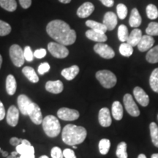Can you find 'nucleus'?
Here are the masks:
<instances>
[{
	"label": "nucleus",
	"mask_w": 158,
	"mask_h": 158,
	"mask_svg": "<svg viewBox=\"0 0 158 158\" xmlns=\"http://www.w3.org/2000/svg\"><path fill=\"white\" fill-rule=\"evenodd\" d=\"M96 78L100 83V84L106 89L114 87L117 82V78L115 75L110 70H107L98 71L96 73Z\"/></svg>",
	"instance_id": "20e7f679"
},
{
	"label": "nucleus",
	"mask_w": 158,
	"mask_h": 158,
	"mask_svg": "<svg viewBox=\"0 0 158 158\" xmlns=\"http://www.w3.org/2000/svg\"><path fill=\"white\" fill-rule=\"evenodd\" d=\"M51 157L52 158H63L64 155H63V152L61 150L60 148L55 147H53L51 152Z\"/></svg>",
	"instance_id": "a19ab883"
},
{
	"label": "nucleus",
	"mask_w": 158,
	"mask_h": 158,
	"mask_svg": "<svg viewBox=\"0 0 158 158\" xmlns=\"http://www.w3.org/2000/svg\"><path fill=\"white\" fill-rule=\"evenodd\" d=\"M16 152L21 155L26 152H35V149L28 140L22 139L21 143L16 147Z\"/></svg>",
	"instance_id": "b1692460"
},
{
	"label": "nucleus",
	"mask_w": 158,
	"mask_h": 158,
	"mask_svg": "<svg viewBox=\"0 0 158 158\" xmlns=\"http://www.w3.org/2000/svg\"><path fill=\"white\" fill-rule=\"evenodd\" d=\"M79 68L78 65H73L68 68H64L62 70V76L68 81H71L76 78L79 73Z\"/></svg>",
	"instance_id": "412c9836"
},
{
	"label": "nucleus",
	"mask_w": 158,
	"mask_h": 158,
	"mask_svg": "<svg viewBox=\"0 0 158 158\" xmlns=\"http://www.w3.org/2000/svg\"><path fill=\"white\" fill-rule=\"evenodd\" d=\"M116 154L118 158H127V143L125 142L122 141L118 144Z\"/></svg>",
	"instance_id": "473e14b6"
},
{
	"label": "nucleus",
	"mask_w": 158,
	"mask_h": 158,
	"mask_svg": "<svg viewBox=\"0 0 158 158\" xmlns=\"http://www.w3.org/2000/svg\"><path fill=\"white\" fill-rule=\"evenodd\" d=\"M57 116L59 118L64 121H74L78 119L80 114L77 110L70 109L68 108H62L57 111Z\"/></svg>",
	"instance_id": "1a4fd4ad"
},
{
	"label": "nucleus",
	"mask_w": 158,
	"mask_h": 158,
	"mask_svg": "<svg viewBox=\"0 0 158 158\" xmlns=\"http://www.w3.org/2000/svg\"><path fill=\"white\" fill-rule=\"evenodd\" d=\"M23 54H24L25 60L27 62H31L33 60V57H34V54L31 51V49L29 46H26L24 50H23Z\"/></svg>",
	"instance_id": "ea45409f"
},
{
	"label": "nucleus",
	"mask_w": 158,
	"mask_h": 158,
	"mask_svg": "<svg viewBox=\"0 0 158 158\" xmlns=\"http://www.w3.org/2000/svg\"><path fill=\"white\" fill-rule=\"evenodd\" d=\"M146 33L150 36H158V23L151 22L146 29Z\"/></svg>",
	"instance_id": "e433bc0d"
},
{
	"label": "nucleus",
	"mask_w": 158,
	"mask_h": 158,
	"mask_svg": "<svg viewBox=\"0 0 158 158\" xmlns=\"http://www.w3.org/2000/svg\"><path fill=\"white\" fill-rule=\"evenodd\" d=\"M149 85L155 92L158 93V68L155 69L149 78Z\"/></svg>",
	"instance_id": "7c9ffc66"
},
{
	"label": "nucleus",
	"mask_w": 158,
	"mask_h": 158,
	"mask_svg": "<svg viewBox=\"0 0 158 158\" xmlns=\"http://www.w3.org/2000/svg\"><path fill=\"white\" fill-rule=\"evenodd\" d=\"M119 53L123 56L129 57L133 54V47L127 43H123L119 46Z\"/></svg>",
	"instance_id": "2f4dec72"
},
{
	"label": "nucleus",
	"mask_w": 158,
	"mask_h": 158,
	"mask_svg": "<svg viewBox=\"0 0 158 158\" xmlns=\"http://www.w3.org/2000/svg\"><path fill=\"white\" fill-rule=\"evenodd\" d=\"M45 89L53 94H59L64 89V85L61 81H49L45 84Z\"/></svg>",
	"instance_id": "a211bd4d"
},
{
	"label": "nucleus",
	"mask_w": 158,
	"mask_h": 158,
	"mask_svg": "<svg viewBox=\"0 0 158 158\" xmlns=\"http://www.w3.org/2000/svg\"><path fill=\"white\" fill-rule=\"evenodd\" d=\"M43 130L48 137L54 138L60 133L61 125L59 119L53 115L46 116L43 120Z\"/></svg>",
	"instance_id": "7ed1b4c3"
},
{
	"label": "nucleus",
	"mask_w": 158,
	"mask_h": 158,
	"mask_svg": "<svg viewBox=\"0 0 158 158\" xmlns=\"http://www.w3.org/2000/svg\"><path fill=\"white\" fill-rule=\"evenodd\" d=\"M59 2H62V3H64V4H68V3H70V2H71V0H59Z\"/></svg>",
	"instance_id": "3c124183"
},
{
	"label": "nucleus",
	"mask_w": 158,
	"mask_h": 158,
	"mask_svg": "<svg viewBox=\"0 0 158 158\" xmlns=\"http://www.w3.org/2000/svg\"><path fill=\"white\" fill-rule=\"evenodd\" d=\"M151 158H158V154H153Z\"/></svg>",
	"instance_id": "6e6d98bb"
},
{
	"label": "nucleus",
	"mask_w": 158,
	"mask_h": 158,
	"mask_svg": "<svg viewBox=\"0 0 158 158\" xmlns=\"http://www.w3.org/2000/svg\"><path fill=\"white\" fill-rule=\"evenodd\" d=\"M111 113L113 117L116 120H121L123 117V107H122V104L120 102L115 101L112 104L111 108Z\"/></svg>",
	"instance_id": "393cba45"
},
{
	"label": "nucleus",
	"mask_w": 158,
	"mask_h": 158,
	"mask_svg": "<svg viewBox=\"0 0 158 158\" xmlns=\"http://www.w3.org/2000/svg\"><path fill=\"white\" fill-rule=\"evenodd\" d=\"M138 158H147V156L145 155H143V154H141V155H138Z\"/></svg>",
	"instance_id": "864d4df0"
},
{
	"label": "nucleus",
	"mask_w": 158,
	"mask_h": 158,
	"mask_svg": "<svg viewBox=\"0 0 158 158\" xmlns=\"http://www.w3.org/2000/svg\"><path fill=\"white\" fill-rule=\"evenodd\" d=\"M17 102L18 106H19V109L21 112V114L23 115H28V110L33 102L27 95L21 94L18 97Z\"/></svg>",
	"instance_id": "f8f14e48"
},
{
	"label": "nucleus",
	"mask_w": 158,
	"mask_h": 158,
	"mask_svg": "<svg viewBox=\"0 0 158 158\" xmlns=\"http://www.w3.org/2000/svg\"><path fill=\"white\" fill-rule=\"evenodd\" d=\"M63 155L64 158H76L75 152L70 149H65L63 151Z\"/></svg>",
	"instance_id": "c03bdc74"
},
{
	"label": "nucleus",
	"mask_w": 158,
	"mask_h": 158,
	"mask_svg": "<svg viewBox=\"0 0 158 158\" xmlns=\"http://www.w3.org/2000/svg\"><path fill=\"white\" fill-rule=\"evenodd\" d=\"M154 44H155V39L153 38V37L145 35L142 36V38L138 44L137 47L141 52H144V51L150 50L152 48Z\"/></svg>",
	"instance_id": "2eb2a0df"
},
{
	"label": "nucleus",
	"mask_w": 158,
	"mask_h": 158,
	"mask_svg": "<svg viewBox=\"0 0 158 158\" xmlns=\"http://www.w3.org/2000/svg\"><path fill=\"white\" fill-rule=\"evenodd\" d=\"M0 6L5 10L13 12L17 8V3L15 0H0Z\"/></svg>",
	"instance_id": "c756f323"
},
{
	"label": "nucleus",
	"mask_w": 158,
	"mask_h": 158,
	"mask_svg": "<svg viewBox=\"0 0 158 158\" xmlns=\"http://www.w3.org/2000/svg\"><path fill=\"white\" fill-rule=\"evenodd\" d=\"M116 12H117L118 17L120 19L123 20L127 15V7L124 4H118L116 7Z\"/></svg>",
	"instance_id": "58836bf2"
},
{
	"label": "nucleus",
	"mask_w": 158,
	"mask_h": 158,
	"mask_svg": "<svg viewBox=\"0 0 158 158\" xmlns=\"http://www.w3.org/2000/svg\"><path fill=\"white\" fill-rule=\"evenodd\" d=\"M86 25L92 29V30L98 31L100 33H106L108 31L107 28L102 23H99L92 20H88L86 21Z\"/></svg>",
	"instance_id": "a878e982"
},
{
	"label": "nucleus",
	"mask_w": 158,
	"mask_h": 158,
	"mask_svg": "<svg viewBox=\"0 0 158 158\" xmlns=\"http://www.w3.org/2000/svg\"><path fill=\"white\" fill-rule=\"evenodd\" d=\"M133 94L137 102L143 107H147L149 103V98L143 89L136 86L133 89Z\"/></svg>",
	"instance_id": "9b49d317"
},
{
	"label": "nucleus",
	"mask_w": 158,
	"mask_h": 158,
	"mask_svg": "<svg viewBox=\"0 0 158 158\" xmlns=\"http://www.w3.org/2000/svg\"><path fill=\"white\" fill-rule=\"evenodd\" d=\"M94 51L102 58L106 59H112L115 56V52L112 48L103 43H98L94 45Z\"/></svg>",
	"instance_id": "6e6552de"
},
{
	"label": "nucleus",
	"mask_w": 158,
	"mask_h": 158,
	"mask_svg": "<svg viewBox=\"0 0 158 158\" xmlns=\"http://www.w3.org/2000/svg\"><path fill=\"white\" fill-rule=\"evenodd\" d=\"M146 59L148 62L155 64L158 62V45L152 48L148 51Z\"/></svg>",
	"instance_id": "cd10ccee"
},
{
	"label": "nucleus",
	"mask_w": 158,
	"mask_h": 158,
	"mask_svg": "<svg viewBox=\"0 0 158 158\" xmlns=\"http://www.w3.org/2000/svg\"><path fill=\"white\" fill-rule=\"evenodd\" d=\"M28 115L33 123L35 124H42L43 120L42 112H41L40 108L37 103L32 102L28 110Z\"/></svg>",
	"instance_id": "9d476101"
},
{
	"label": "nucleus",
	"mask_w": 158,
	"mask_h": 158,
	"mask_svg": "<svg viewBox=\"0 0 158 158\" xmlns=\"http://www.w3.org/2000/svg\"><path fill=\"white\" fill-rule=\"evenodd\" d=\"M5 109L2 102L0 101V121L5 117Z\"/></svg>",
	"instance_id": "de8ad7c7"
},
{
	"label": "nucleus",
	"mask_w": 158,
	"mask_h": 158,
	"mask_svg": "<svg viewBox=\"0 0 158 158\" xmlns=\"http://www.w3.org/2000/svg\"><path fill=\"white\" fill-rule=\"evenodd\" d=\"M6 118L9 125H10L11 127H15L19 122V110L15 106H10L7 110Z\"/></svg>",
	"instance_id": "4468645a"
},
{
	"label": "nucleus",
	"mask_w": 158,
	"mask_h": 158,
	"mask_svg": "<svg viewBox=\"0 0 158 158\" xmlns=\"http://www.w3.org/2000/svg\"><path fill=\"white\" fill-rule=\"evenodd\" d=\"M11 31V27L8 23L0 20V36H6Z\"/></svg>",
	"instance_id": "4c0bfd02"
},
{
	"label": "nucleus",
	"mask_w": 158,
	"mask_h": 158,
	"mask_svg": "<svg viewBox=\"0 0 158 158\" xmlns=\"http://www.w3.org/2000/svg\"><path fill=\"white\" fill-rule=\"evenodd\" d=\"M150 135H151L152 141L155 147L158 148V126L155 122H152L149 124Z\"/></svg>",
	"instance_id": "c85d7f7f"
},
{
	"label": "nucleus",
	"mask_w": 158,
	"mask_h": 158,
	"mask_svg": "<svg viewBox=\"0 0 158 158\" xmlns=\"http://www.w3.org/2000/svg\"><path fill=\"white\" fill-rule=\"evenodd\" d=\"M142 19L141 16L140 15L137 8H133L132 10L131 13H130V17L129 19V23L131 27L137 28L141 24Z\"/></svg>",
	"instance_id": "4be33fe9"
},
{
	"label": "nucleus",
	"mask_w": 158,
	"mask_h": 158,
	"mask_svg": "<svg viewBox=\"0 0 158 158\" xmlns=\"http://www.w3.org/2000/svg\"><path fill=\"white\" fill-rule=\"evenodd\" d=\"M21 142H22V139L18 138L16 137L11 138L10 140V143L11 145L15 146V147H17V146L20 145V144L21 143Z\"/></svg>",
	"instance_id": "49530a36"
},
{
	"label": "nucleus",
	"mask_w": 158,
	"mask_h": 158,
	"mask_svg": "<svg viewBox=\"0 0 158 158\" xmlns=\"http://www.w3.org/2000/svg\"><path fill=\"white\" fill-rule=\"evenodd\" d=\"M157 118H158V115H157Z\"/></svg>",
	"instance_id": "e2e57ef3"
},
{
	"label": "nucleus",
	"mask_w": 158,
	"mask_h": 158,
	"mask_svg": "<svg viewBox=\"0 0 158 158\" xmlns=\"http://www.w3.org/2000/svg\"><path fill=\"white\" fill-rule=\"evenodd\" d=\"M110 147V141L108 139L103 138L99 142V151L101 155H107Z\"/></svg>",
	"instance_id": "72a5a7b5"
},
{
	"label": "nucleus",
	"mask_w": 158,
	"mask_h": 158,
	"mask_svg": "<svg viewBox=\"0 0 158 158\" xmlns=\"http://www.w3.org/2000/svg\"><path fill=\"white\" fill-rule=\"evenodd\" d=\"M46 31L51 38L65 46L73 44L76 40V31L62 20H54L49 22Z\"/></svg>",
	"instance_id": "f257e3e1"
},
{
	"label": "nucleus",
	"mask_w": 158,
	"mask_h": 158,
	"mask_svg": "<svg viewBox=\"0 0 158 158\" xmlns=\"http://www.w3.org/2000/svg\"><path fill=\"white\" fill-rule=\"evenodd\" d=\"M86 37L91 40L98 43H104L108 39L107 36L104 33L98 32V31L92 30V29L86 31Z\"/></svg>",
	"instance_id": "6ab92c4d"
},
{
	"label": "nucleus",
	"mask_w": 158,
	"mask_h": 158,
	"mask_svg": "<svg viewBox=\"0 0 158 158\" xmlns=\"http://www.w3.org/2000/svg\"><path fill=\"white\" fill-rule=\"evenodd\" d=\"M2 64V55L0 54V69H1Z\"/></svg>",
	"instance_id": "5fc2aeb1"
},
{
	"label": "nucleus",
	"mask_w": 158,
	"mask_h": 158,
	"mask_svg": "<svg viewBox=\"0 0 158 158\" xmlns=\"http://www.w3.org/2000/svg\"><path fill=\"white\" fill-rule=\"evenodd\" d=\"M48 50L55 58L64 59L66 58L69 54V51L66 46L59 43H49L48 45Z\"/></svg>",
	"instance_id": "423d86ee"
},
{
	"label": "nucleus",
	"mask_w": 158,
	"mask_h": 158,
	"mask_svg": "<svg viewBox=\"0 0 158 158\" xmlns=\"http://www.w3.org/2000/svg\"><path fill=\"white\" fill-rule=\"evenodd\" d=\"M17 84L13 75H9L6 78V90L9 95H13L16 92Z\"/></svg>",
	"instance_id": "5701e85b"
},
{
	"label": "nucleus",
	"mask_w": 158,
	"mask_h": 158,
	"mask_svg": "<svg viewBox=\"0 0 158 158\" xmlns=\"http://www.w3.org/2000/svg\"><path fill=\"white\" fill-rule=\"evenodd\" d=\"M22 73L24 76L27 77L29 81L32 83H37L39 81V78L34 70V68L31 67H24L22 69Z\"/></svg>",
	"instance_id": "bb28decb"
},
{
	"label": "nucleus",
	"mask_w": 158,
	"mask_h": 158,
	"mask_svg": "<svg viewBox=\"0 0 158 158\" xmlns=\"http://www.w3.org/2000/svg\"><path fill=\"white\" fill-rule=\"evenodd\" d=\"M117 16L113 12H107L104 15L102 23L108 31H112L117 25Z\"/></svg>",
	"instance_id": "dca6fc26"
},
{
	"label": "nucleus",
	"mask_w": 158,
	"mask_h": 158,
	"mask_svg": "<svg viewBox=\"0 0 158 158\" xmlns=\"http://www.w3.org/2000/svg\"><path fill=\"white\" fill-rule=\"evenodd\" d=\"M142 31L139 29H134L129 35L127 43L133 47L137 46L142 38Z\"/></svg>",
	"instance_id": "aec40b11"
},
{
	"label": "nucleus",
	"mask_w": 158,
	"mask_h": 158,
	"mask_svg": "<svg viewBox=\"0 0 158 158\" xmlns=\"http://www.w3.org/2000/svg\"><path fill=\"white\" fill-rule=\"evenodd\" d=\"M94 10V6L91 2H85L78 7L77 10V15L81 19L87 18L93 13Z\"/></svg>",
	"instance_id": "f3484780"
},
{
	"label": "nucleus",
	"mask_w": 158,
	"mask_h": 158,
	"mask_svg": "<svg viewBox=\"0 0 158 158\" xmlns=\"http://www.w3.org/2000/svg\"><path fill=\"white\" fill-rule=\"evenodd\" d=\"M73 149H77V147H76V145H75V146H73Z\"/></svg>",
	"instance_id": "052dcab7"
},
{
	"label": "nucleus",
	"mask_w": 158,
	"mask_h": 158,
	"mask_svg": "<svg viewBox=\"0 0 158 158\" xmlns=\"http://www.w3.org/2000/svg\"><path fill=\"white\" fill-rule=\"evenodd\" d=\"M86 135L87 132L84 127L70 124L63 128L62 138L64 143L68 145L75 146L83 143Z\"/></svg>",
	"instance_id": "f03ea898"
},
{
	"label": "nucleus",
	"mask_w": 158,
	"mask_h": 158,
	"mask_svg": "<svg viewBox=\"0 0 158 158\" xmlns=\"http://www.w3.org/2000/svg\"><path fill=\"white\" fill-rule=\"evenodd\" d=\"M123 102L126 110L130 116L137 117L140 115V110L138 109V107L136 105L135 102L134 101L133 96L131 94H126L124 96Z\"/></svg>",
	"instance_id": "0eeeda50"
},
{
	"label": "nucleus",
	"mask_w": 158,
	"mask_h": 158,
	"mask_svg": "<svg viewBox=\"0 0 158 158\" xmlns=\"http://www.w3.org/2000/svg\"><path fill=\"white\" fill-rule=\"evenodd\" d=\"M47 52L46 50L44 48H40V49H37V50L35 51L34 52V56L35 58L37 59H42L43 57L45 56Z\"/></svg>",
	"instance_id": "37998d69"
},
{
	"label": "nucleus",
	"mask_w": 158,
	"mask_h": 158,
	"mask_svg": "<svg viewBox=\"0 0 158 158\" xmlns=\"http://www.w3.org/2000/svg\"><path fill=\"white\" fill-rule=\"evenodd\" d=\"M20 5L24 9H27L31 5V0H19Z\"/></svg>",
	"instance_id": "a18cd8bd"
},
{
	"label": "nucleus",
	"mask_w": 158,
	"mask_h": 158,
	"mask_svg": "<svg viewBox=\"0 0 158 158\" xmlns=\"http://www.w3.org/2000/svg\"><path fill=\"white\" fill-rule=\"evenodd\" d=\"M19 158H35V152H26L20 155Z\"/></svg>",
	"instance_id": "8fccbe9b"
},
{
	"label": "nucleus",
	"mask_w": 158,
	"mask_h": 158,
	"mask_svg": "<svg viewBox=\"0 0 158 158\" xmlns=\"http://www.w3.org/2000/svg\"><path fill=\"white\" fill-rule=\"evenodd\" d=\"M100 1L101 2L102 5L108 7H111L114 4V0H100Z\"/></svg>",
	"instance_id": "09e8293b"
},
{
	"label": "nucleus",
	"mask_w": 158,
	"mask_h": 158,
	"mask_svg": "<svg viewBox=\"0 0 158 158\" xmlns=\"http://www.w3.org/2000/svg\"><path fill=\"white\" fill-rule=\"evenodd\" d=\"M10 56L15 66L20 68L23 64L25 61L23 51L20 45L17 44L12 45L10 48Z\"/></svg>",
	"instance_id": "39448f33"
},
{
	"label": "nucleus",
	"mask_w": 158,
	"mask_h": 158,
	"mask_svg": "<svg viewBox=\"0 0 158 158\" xmlns=\"http://www.w3.org/2000/svg\"><path fill=\"white\" fill-rule=\"evenodd\" d=\"M147 17L151 20H155L158 17V10L155 5L150 4L146 8Z\"/></svg>",
	"instance_id": "c9c22d12"
},
{
	"label": "nucleus",
	"mask_w": 158,
	"mask_h": 158,
	"mask_svg": "<svg viewBox=\"0 0 158 158\" xmlns=\"http://www.w3.org/2000/svg\"><path fill=\"white\" fill-rule=\"evenodd\" d=\"M49 70H50V65L48 62L42 63L38 67V73L40 75H44L46 73H48Z\"/></svg>",
	"instance_id": "79ce46f5"
},
{
	"label": "nucleus",
	"mask_w": 158,
	"mask_h": 158,
	"mask_svg": "<svg viewBox=\"0 0 158 158\" xmlns=\"http://www.w3.org/2000/svg\"><path fill=\"white\" fill-rule=\"evenodd\" d=\"M0 152H2V149H1V148H0Z\"/></svg>",
	"instance_id": "680f3d73"
},
{
	"label": "nucleus",
	"mask_w": 158,
	"mask_h": 158,
	"mask_svg": "<svg viewBox=\"0 0 158 158\" xmlns=\"http://www.w3.org/2000/svg\"><path fill=\"white\" fill-rule=\"evenodd\" d=\"M7 158H19V157H18L17 156H13V155H9L8 157H7Z\"/></svg>",
	"instance_id": "13d9d810"
},
{
	"label": "nucleus",
	"mask_w": 158,
	"mask_h": 158,
	"mask_svg": "<svg viewBox=\"0 0 158 158\" xmlns=\"http://www.w3.org/2000/svg\"><path fill=\"white\" fill-rule=\"evenodd\" d=\"M18 155H19V154L17 152H13L11 153V155H13V156H17Z\"/></svg>",
	"instance_id": "4d7b16f0"
},
{
	"label": "nucleus",
	"mask_w": 158,
	"mask_h": 158,
	"mask_svg": "<svg viewBox=\"0 0 158 158\" xmlns=\"http://www.w3.org/2000/svg\"><path fill=\"white\" fill-rule=\"evenodd\" d=\"M128 37H129V33H128V29L125 25L122 24L118 27V38L122 43H124L127 40Z\"/></svg>",
	"instance_id": "f704fd0d"
},
{
	"label": "nucleus",
	"mask_w": 158,
	"mask_h": 158,
	"mask_svg": "<svg viewBox=\"0 0 158 158\" xmlns=\"http://www.w3.org/2000/svg\"><path fill=\"white\" fill-rule=\"evenodd\" d=\"M39 158H48V157L46 155H43V156H41V157H40Z\"/></svg>",
	"instance_id": "bf43d9fd"
},
{
	"label": "nucleus",
	"mask_w": 158,
	"mask_h": 158,
	"mask_svg": "<svg viewBox=\"0 0 158 158\" xmlns=\"http://www.w3.org/2000/svg\"><path fill=\"white\" fill-rule=\"evenodd\" d=\"M2 154V155L4 156V157H8V152H5V151H2L1 152Z\"/></svg>",
	"instance_id": "603ef678"
},
{
	"label": "nucleus",
	"mask_w": 158,
	"mask_h": 158,
	"mask_svg": "<svg viewBox=\"0 0 158 158\" xmlns=\"http://www.w3.org/2000/svg\"><path fill=\"white\" fill-rule=\"evenodd\" d=\"M99 123L102 127H108L112 123V119L110 117V110L108 108H102L100 110L98 114Z\"/></svg>",
	"instance_id": "ddd939ff"
}]
</instances>
